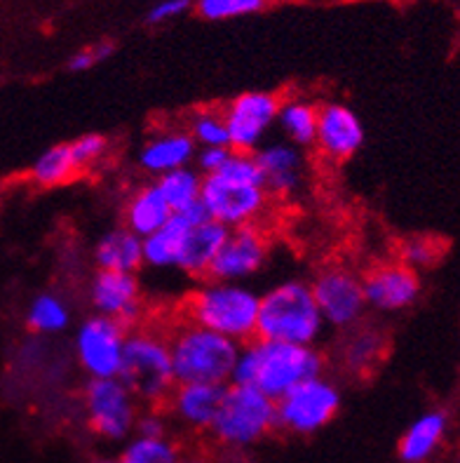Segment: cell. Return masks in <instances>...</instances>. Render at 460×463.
I'll use <instances>...</instances> for the list:
<instances>
[{"label":"cell","instance_id":"cell-1","mask_svg":"<svg viewBox=\"0 0 460 463\" xmlns=\"http://www.w3.org/2000/svg\"><path fill=\"white\" fill-rule=\"evenodd\" d=\"M324 370L326 360L317 346L251 339L239 346L230 383L257 388L277 402L298 383L324 374Z\"/></svg>","mask_w":460,"mask_h":463},{"label":"cell","instance_id":"cell-2","mask_svg":"<svg viewBox=\"0 0 460 463\" xmlns=\"http://www.w3.org/2000/svg\"><path fill=\"white\" fill-rule=\"evenodd\" d=\"M200 203L207 217L223 229L258 226L268 212L270 195L263 188L254 153L233 151L221 172L204 176Z\"/></svg>","mask_w":460,"mask_h":463},{"label":"cell","instance_id":"cell-3","mask_svg":"<svg viewBox=\"0 0 460 463\" xmlns=\"http://www.w3.org/2000/svg\"><path fill=\"white\" fill-rule=\"evenodd\" d=\"M324 327L310 282L286 278L261 294L257 339L280 341L294 346H317Z\"/></svg>","mask_w":460,"mask_h":463},{"label":"cell","instance_id":"cell-4","mask_svg":"<svg viewBox=\"0 0 460 463\" xmlns=\"http://www.w3.org/2000/svg\"><path fill=\"white\" fill-rule=\"evenodd\" d=\"M258 301L261 294L254 292L247 282L207 278L188 297L186 320L242 346L247 341L257 339Z\"/></svg>","mask_w":460,"mask_h":463},{"label":"cell","instance_id":"cell-5","mask_svg":"<svg viewBox=\"0 0 460 463\" xmlns=\"http://www.w3.org/2000/svg\"><path fill=\"white\" fill-rule=\"evenodd\" d=\"M176 383H219L228 386L239 344L195 323H183L167 335Z\"/></svg>","mask_w":460,"mask_h":463},{"label":"cell","instance_id":"cell-6","mask_svg":"<svg viewBox=\"0 0 460 463\" xmlns=\"http://www.w3.org/2000/svg\"><path fill=\"white\" fill-rule=\"evenodd\" d=\"M117 379L135 393L141 405H164L176 383L167 335L151 327L127 332Z\"/></svg>","mask_w":460,"mask_h":463},{"label":"cell","instance_id":"cell-7","mask_svg":"<svg viewBox=\"0 0 460 463\" xmlns=\"http://www.w3.org/2000/svg\"><path fill=\"white\" fill-rule=\"evenodd\" d=\"M273 429H277L275 400L257 388L228 383L221 407L210 426L214 440L228 449H247L261 442Z\"/></svg>","mask_w":460,"mask_h":463},{"label":"cell","instance_id":"cell-8","mask_svg":"<svg viewBox=\"0 0 460 463\" xmlns=\"http://www.w3.org/2000/svg\"><path fill=\"white\" fill-rule=\"evenodd\" d=\"M341 405V386L332 376H313L275 402L277 429L292 435H313L336 419Z\"/></svg>","mask_w":460,"mask_h":463},{"label":"cell","instance_id":"cell-9","mask_svg":"<svg viewBox=\"0 0 460 463\" xmlns=\"http://www.w3.org/2000/svg\"><path fill=\"white\" fill-rule=\"evenodd\" d=\"M82 407L89 429L108 442L135 433L139 400L120 379H89L82 391Z\"/></svg>","mask_w":460,"mask_h":463},{"label":"cell","instance_id":"cell-10","mask_svg":"<svg viewBox=\"0 0 460 463\" xmlns=\"http://www.w3.org/2000/svg\"><path fill=\"white\" fill-rule=\"evenodd\" d=\"M127 327L111 317L92 313L73 335V355L88 379H117L123 367Z\"/></svg>","mask_w":460,"mask_h":463},{"label":"cell","instance_id":"cell-11","mask_svg":"<svg viewBox=\"0 0 460 463\" xmlns=\"http://www.w3.org/2000/svg\"><path fill=\"white\" fill-rule=\"evenodd\" d=\"M314 304L320 308L326 327L350 332L364 323L367 301L361 289V278L345 266H329L310 282Z\"/></svg>","mask_w":460,"mask_h":463},{"label":"cell","instance_id":"cell-12","mask_svg":"<svg viewBox=\"0 0 460 463\" xmlns=\"http://www.w3.org/2000/svg\"><path fill=\"white\" fill-rule=\"evenodd\" d=\"M280 97L273 92H242L223 109L230 148L239 153H257L266 144L277 120Z\"/></svg>","mask_w":460,"mask_h":463},{"label":"cell","instance_id":"cell-13","mask_svg":"<svg viewBox=\"0 0 460 463\" xmlns=\"http://www.w3.org/2000/svg\"><path fill=\"white\" fill-rule=\"evenodd\" d=\"M268 238L258 226L228 231L221 250L210 269V278L226 282H247L258 276L268 261Z\"/></svg>","mask_w":460,"mask_h":463},{"label":"cell","instance_id":"cell-14","mask_svg":"<svg viewBox=\"0 0 460 463\" xmlns=\"http://www.w3.org/2000/svg\"><path fill=\"white\" fill-rule=\"evenodd\" d=\"M88 299L97 316L111 317L120 325H135L141 316L144 292L136 273L97 270L89 280Z\"/></svg>","mask_w":460,"mask_h":463},{"label":"cell","instance_id":"cell-15","mask_svg":"<svg viewBox=\"0 0 460 463\" xmlns=\"http://www.w3.org/2000/svg\"><path fill=\"white\" fill-rule=\"evenodd\" d=\"M367 308L376 313H399L416 304L420 294L418 273L407 264H380L361 278Z\"/></svg>","mask_w":460,"mask_h":463},{"label":"cell","instance_id":"cell-16","mask_svg":"<svg viewBox=\"0 0 460 463\" xmlns=\"http://www.w3.org/2000/svg\"><path fill=\"white\" fill-rule=\"evenodd\" d=\"M314 146L333 163L350 160L364 146V125L348 104L326 101L317 111V135Z\"/></svg>","mask_w":460,"mask_h":463},{"label":"cell","instance_id":"cell-17","mask_svg":"<svg viewBox=\"0 0 460 463\" xmlns=\"http://www.w3.org/2000/svg\"><path fill=\"white\" fill-rule=\"evenodd\" d=\"M254 158L270 198L286 200L301 194L305 184V158L301 148L289 141H268L254 153Z\"/></svg>","mask_w":460,"mask_h":463},{"label":"cell","instance_id":"cell-18","mask_svg":"<svg viewBox=\"0 0 460 463\" xmlns=\"http://www.w3.org/2000/svg\"><path fill=\"white\" fill-rule=\"evenodd\" d=\"M226 386L219 383H174L167 398L169 414L191 430H210L221 407Z\"/></svg>","mask_w":460,"mask_h":463},{"label":"cell","instance_id":"cell-19","mask_svg":"<svg viewBox=\"0 0 460 463\" xmlns=\"http://www.w3.org/2000/svg\"><path fill=\"white\" fill-rule=\"evenodd\" d=\"M195 153H198V146H195V141L191 139L186 129L172 128L148 137L144 141V146L139 148L136 163H139V167L146 175L160 179L167 172H174L192 165Z\"/></svg>","mask_w":460,"mask_h":463},{"label":"cell","instance_id":"cell-20","mask_svg":"<svg viewBox=\"0 0 460 463\" xmlns=\"http://www.w3.org/2000/svg\"><path fill=\"white\" fill-rule=\"evenodd\" d=\"M228 229H223L221 223L211 222V219L192 223L186 233L183 247H181L176 270H181L183 276L207 280L211 264H214L216 254L221 250Z\"/></svg>","mask_w":460,"mask_h":463},{"label":"cell","instance_id":"cell-21","mask_svg":"<svg viewBox=\"0 0 460 463\" xmlns=\"http://www.w3.org/2000/svg\"><path fill=\"white\" fill-rule=\"evenodd\" d=\"M92 259L97 270L136 273L144 266V241L127 226H113L94 242Z\"/></svg>","mask_w":460,"mask_h":463},{"label":"cell","instance_id":"cell-22","mask_svg":"<svg viewBox=\"0 0 460 463\" xmlns=\"http://www.w3.org/2000/svg\"><path fill=\"white\" fill-rule=\"evenodd\" d=\"M385 353V335L376 325H357L338 344V364L350 376H364L379 367Z\"/></svg>","mask_w":460,"mask_h":463},{"label":"cell","instance_id":"cell-23","mask_svg":"<svg viewBox=\"0 0 460 463\" xmlns=\"http://www.w3.org/2000/svg\"><path fill=\"white\" fill-rule=\"evenodd\" d=\"M204 222V219H202ZM192 223H198L188 214H172L167 223H163L155 233L141 238L144 241V266L155 270L176 269L181 247Z\"/></svg>","mask_w":460,"mask_h":463},{"label":"cell","instance_id":"cell-24","mask_svg":"<svg viewBox=\"0 0 460 463\" xmlns=\"http://www.w3.org/2000/svg\"><path fill=\"white\" fill-rule=\"evenodd\" d=\"M449 429V417L442 410H432L420 414L399 440V458L404 463H426L442 445Z\"/></svg>","mask_w":460,"mask_h":463},{"label":"cell","instance_id":"cell-25","mask_svg":"<svg viewBox=\"0 0 460 463\" xmlns=\"http://www.w3.org/2000/svg\"><path fill=\"white\" fill-rule=\"evenodd\" d=\"M123 217V226H127L139 238H146V235L155 233L163 223H167V219L172 217V210L164 203L163 194L155 186V182H151L139 186L135 194L129 195Z\"/></svg>","mask_w":460,"mask_h":463},{"label":"cell","instance_id":"cell-26","mask_svg":"<svg viewBox=\"0 0 460 463\" xmlns=\"http://www.w3.org/2000/svg\"><path fill=\"white\" fill-rule=\"evenodd\" d=\"M317 111L320 106L304 97H292V99H280L277 109V120L275 125L280 128L285 141L298 148L314 146V135H317Z\"/></svg>","mask_w":460,"mask_h":463},{"label":"cell","instance_id":"cell-27","mask_svg":"<svg viewBox=\"0 0 460 463\" xmlns=\"http://www.w3.org/2000/svg\"><path fill=\"white\" fill-rule=\"evenodd\" d=\"M73 323L69 301L54 292H41L26 308V327L35 335H61Z\"/></svg>","mask_w":460,"mask_h":463},{"label":"cell","instance_id":"cell-28","mask_svg":"<svg viewBox=\"0 0 460 463\" xmlns=\"http://www.w3.org/2000/svg\"><path fill=\"white\" fill-rule=\"evenodd\" d=\"M202 179L204 176L192 165H188V167L167 172L160 179H155V186L160 188V194H163L172 214H181V212H188L191 207L200 205Z\"/></svg>","mask_w":460,"mask_h":463},{"label":"cell","instance_id":"cell-29","mask_svg":"<svg viewBox=\"0 0 460 463\" xmlns=\"http://www.w3.org/2000/svg\"><path fill=\"white\" fill-rule=\"evenodd\" d=\"M78 175L69 144H54L33 160L31 165V179L38 186H61Z\"/></svg>","mask_w":460,"mask_h":463},{"label":"cell","instance_id":"cell-30","mask_svg":"<svg viewBox=\"0 0 460 463\" xmlns=\"http://www.w3.org/2000/svg\"><path fill=\"white\" fill-rule=\"evenodd\" d=\"M186 132L191 139L195 141L198 148H211V146H230L228 139V128L223 111L219 109H200L188 118Z\"/></svg>","mask_w":460,"mask_h":463},{"label":"cell","instance_id":"cell-31","mask_svg":"<svg viewBox=\"0 0 460 463\" xmlns=\"http://www.w3.org/2000/svg\"><path fill=\"white\" fill-rule=\"evenodd\" d=\"M179 454L176 442L169 440L167 435L164 438H139V435H135L116 463H174Z\"/></svg>","mask_w":460,"mask_h":463},{"label":"cell","instance_id":"cell-32","mask_svg":"<svg viewBox=\"0 0 460 463\" xmlns=\"http://www.w3.org/2000/svg\"><path fill=\"white\" fill-rule=\"evenodd\" d=\"M266 0H198V12L210 22L245 17L263 10Z\"/></svg>","mask_w":460,"mask_h":463},{"label":"cell","instance_id":"cell-33","mask_svg":"<svg viewBox=\"0 0 460 463\" xmlns=\"http://www.w3.org/2000/svg\"><path fill=\"white\" fill-rule=\"evenodd\" d=\"M70 156H73V163H76L78 172L94 167L101 158H106L108 153V139L99 132H88V135H80L78 139H73L69 144Z\"/></svg>","mask_w":460,"mask_h":463},{"label":"cell","instance_id":"cell-34","mask_svg":"<svg viewBox=\"0 0 460 463\" xmlns=\"http://www.w3.org/2000/svg\"><path fill=\"white\" fill-rule=\"evenodd\" d=\"M439 257L437 245L427 238H414V241H407L402 247V264H407L408 269H426V266L435 264V259Z\"/></svg>","mask_w":460,"mask_h":463},{"label":"cell","instance_id":"cell-35","mask_svg":"<svg viewBox=\"0 0 460 463\" xmlns=\"http://www.w3.org/2000/svg\"><path fill=\"white\" fill-rule=\"evenodd\" d=\"M113 52H116V45H113V43H99V45H92L88 47V50H80V52H76L69 59V71L82 73V71L94 69V66L111 57Z\"/></svg>","mask_w":460,"mask_h":463},{"label":"cell","instance_id":"cell-36","mask_svg":"<svg viewBox=\"0 0 460 463\" xmlns=\"http://www.w3.org/2000/svg\"><path fill=\"white\" fill-rule=\"evenodd\" d=\"M233 148L230 146H211V148H198L195 153V160H192V167L200 172L202 176L216 175V172L223 170V165L228 163Z\"/></svg>","mask_w":460,"mask_h":463},{"label":"cell","instance_id":"cell-37","mask_svg":"<svg viewBox=\"0 0 460 463\" xmlns=\"http://www.w3.org/2000/svg\"><path fill=\"white\" fill-rule=\"evenodd\" d=\"M135 433L139 438H164L167 435V419L155 407H148L146 411H139V417H136L135 423Z\"/></svg>","mask_w":460,"mask_h":463},{"label":"cell","instance_id":"cell-38","mask_svg":"<svg viewBox=\"0 0 460 463\" xmlns=\"http://www.w3.org/2000/svg\"><path fill=\"white\" fill-rule=\"evenodd\" d=\"M191 10V0H160L157 5L151 7L146 22L148 24H163L169 19H176Z\"/></svg>","mask_w":460,"mask_h":463},{"label":"cell","instance_id":"cell-39","mask_svg":"<svg viewBox=\"0 0 460 463\" xmlns=\"http://www.w3.org/2000/svg\"><path fill=\"white\" fill-rule=\"evenodd\" d=\"M174 463H207V458L198 457V454H179Z\"/></svg>","mask_w":460,"mask_h":463},{"label":"cell","instance_id":"cell-40","mask_svg":"<svg viewBox=\"0 0 460 463\" xmlns=\"http://www.w3.org/2000/svg\"><path fill=\"white\" fill-rule=\"evenodd\" d=\"M88 463H116V461H111V458H92V461Z\"/></svg>","mask_w":460,"mask_h":463},{"label":"cell","instance_id":"cell-41","mask_svg":"<svg viewBox=\"0 0 460 463\" xmlns=\"http://www.w3.org/2000/svg\"><path fill=\"white\" fill-rule=\"evenodd\" d=\"M458 463H460V461H458Z\"/></svg>","mask_w":460,"mask_h":463}]
</instances>
